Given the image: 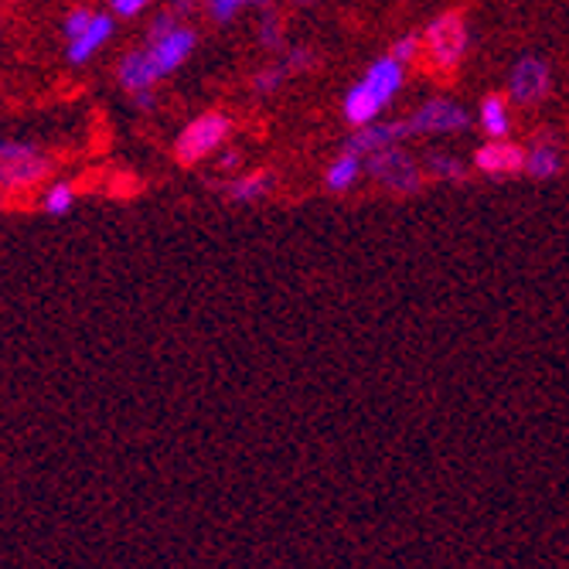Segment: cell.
Here are the masks:
<instances>
[{
  "mask_svg": "<svg viewBox=\"0 0 569 569\" xmlns=\"http://www.w3.org/2000/svg\"><path fill=\"white\" fill-rule=\"evenodd\" d=\"M72 201H76V188L72 184H51L48 188V194H44V201H41V209L48 212V216H66L69 209H72Z\"/></svg>",
  "mask_w": 569,
  "mask_h": 569,
  "instance_id": "17",
  "label": "cell"
},
{
  "mask_svg": "<svg viewBox=\"0 0 569 569\" xmlns=\"http://www.w3.org/2000/svg\"><path fill=\"white\" fill-rule=\"evenodd\" d=\"M204 4H209V0H204Z\"/></svg>",
  "mask_w": 569,
  "mask_h": 569,
  "instance_id": "27",
  "label": "cell"
},
{
  "mask_svg": "<svg viewBox=\"0 0 569 569\" xmlns=\"http://www.w3.org/2000/svg\"><path fill=\"white\" fill-rule=\"evenodd\" d=\"M399 137H409L406 123H369V127H358V133L348 140L345 150L358 153V158H369V153H376L382 147H392Z\"/></svg>",
  "mask_w": 569,
  "mask_h": 569,
  "instance_id": "9",
  "label": "cell"
},
{
  "mask_svg": "<svg viewBox=\"0 0 569 569\" xmlns=\"http://www.w3.org/2000/svg\"><path fill=\"white\" fill-rule=\"evenodd\" d=\"M417 48H420V38H417V34H406V38H399V41L392 44L389 56L399 59V62H409L412 56H417Z\"/></svg>",
  "mask_w": 569,
  "mask_h": 569,
  "instance_id": "21",
  "label": "cell"
},
{
  "mask_svg": "<svg viewBox=\"0 0 569 569\" xmlns=\"http://www.w3.org/2000/svg\"><path fill=\"white\" fill-rule=\"evenodd\" d=\"M110 4H113L117 18H133V14H140L150 4V0H110Z\"/></svg>",
  "mask_w": 569,
  "mask_h": 569,
  "instance_id": "22",
  "label": "cell"
},
{
  "mask_svg": "<svg viewBox=\"0 0 569 569\" xmlns=\"http://www.w3.org/2000/svg\"><path fill=\"white\" fill-rule=\"evenodd\" d=\"M0 188H4V184H0Z\"/></svg>",
  "mask_w": 569,
  "mask_h": 569,
  "instance_id": "28",
  "label": "cell"
},
{
  "mask_svg": "<svg viewBox=\"0 0 569 569\" xmlns=\"http://www.w3.org/2000/svg\"><path fill=\"white\" fill-rule=\"evenodd\" d=\"M468 56V21L460 11L440 14L423 34V59L430 72H453Z\"/></svg>",
  "mask_w": 569,
  "mask_h": 569,
  "instance_id": "2",
  "label": "cell"
},
{
  "mask_svg": "<svg viewBox=\"0 0 569 569\" xmlns=\"http://www.w3.org/2000/svg\"><path fill=\"white\" fill-rule=\"evenodd\" d=\"M270 184H273V178L267 171H256V174H246V178L232 181L229 184V198H236V201H256V198H263L270 191Z\"/></svg>",
  "mask_w": 569,
  "mask_h": 569,
  "instance_id": "15",
  "label": "cell"
},
{
  "mask_svg": "<svg viewBox=\"0 0 569 569\" xmlns=\"http://www.w3.org/2000/svg\"><path fill=\"white\" fill-rule=\"evenodd\" d=\"M358 174H361L358 153L345 150L341 158L328 168V188H331V191H345V188H351V184L358 181Z\"/></svg>",
  "mask_w": 569,
  "mask_h": 569,
  "instance_id": "13",
  "label": "cell"
},
{
  "mask_svg": "<svg viewBox=\"0 0 569 569\" xmlns=\"http://www.w3.org/2000/svg\"><path fill=\"white\" fill-rule=\"evenodd\" d=\"M463 127H468V113L447 99L427 102V107L412 113V120H406L409 133H450V130H463Z\"/></svg>",
  "mask_w": 569,
  "mask_h": 569,
  "instance_id": "6",
  "label": "cell"
},
{
  "mask_svg": "<svg viewBox=\"0 0 569 569\" xmlns=\"http://www.w3.org/2000/svg\"><path fill=\"white\" fill-rule=\"evenodd\" d=\"M174 28H178L174 14H161L158 21L150 24V41H153V38H164V34H168V31H174Z\"/></svg>",
  "mask_w": 569,
  "mask_h": 569,
  "instance_id": "25",
  "label": "cell"
},
{
  "mask_svg": "<svg viewBox=\"0 0 569 569\" xmlns=\"http://www.w3.org/2000/svg\"><path fill=\"white\" fill-rule=\"evenodd\" d=\"M191 51H194V31L184 28V24H178V28L168 31L164 38L147 41V59H150L153 72H158V79L171 76V72L191 56Z\"/></svg>",
  "mask_w": 569,
  "mask_h": 569,
  "instance_id": "5",
  "label": "cell"
},
{
  "mask_svg": "<svg viewBox=\"0 0 569 569\" xmlns=\"http://www.w3.org/2000/svg\"><path fill=\"white\" fill-rule=\"evenodd\" d=\"M287 76V66L283 69H273V72H260V76H256V89H260V92H270V89H277V82Z\"/></svg>",
  "mask_w": 569,
  "mask_h": 569,
  "instance_id": "24",
  "label": "cell"
},
{
  "mask_svg": "<svg viewBox=\"0 0 569 569\" xmlns=\"http://www.w3.org/2000/svg\"><path fill=\"white\" fill-rule=\"evenodd\" d=\"M44 174H48V161L41 158V153H34V158H28V161L0 164V184H4V188H31Z\"/></svg>",
  "mask_w": 569,
  "mask_h": 569,
  "instance_id": "12",
  "label": "cell"
},
{
  "mask_svg": "<svg viewBox=\"0 0 569 569\" xmlns=\"http://www.w3.org/2000/svg\"><path fill=\"white\" fill-rule=\"evenodd\" d=\"M526 171L532 178H552L559 171V150L552 143H539L526 158Z\"/></svg>",
  "mask_w": 569,
  "mask_h": 569,
  "instance_id": "16",
  "label": "cell"
},
{
  "mask_svg": "<svg viewBox=\"0 0 569 569\" xmlns=\"http://www.w3.org/2000/svg\"><path fill=\"white\" fill-rule=\"evenodd\" d=\"M475 164H478V171L495 174V178H501V174H519V171H526V150L515 147V143H505L498 137L495 143L478 147Z\"/></svg>",
  "mask_w": 569,
  "mask_h": 569,
  "instance_id": "8",
  "label": "cell"
},
{
  "mask_svg": "<svg viewBox=\"0 0 569 569\" xmlns=\"http://www.w3.org/2000/svg\"><path fill=\"white\" fill-rule=\"evenodd\" d=\"M229 130H232V123H229L226 113H204V117L191 120V123L178 133L174 158H178L181 164H188V168L198 164V161H204L209 153H216V150L226 143Z\"/></svg>",
  "mask_w": 569,
  "mask_h": 569,
  "instance_id": "3",
  "label": "cell"
},
{
  "mask_svg": "<svg viewBox=\"0 0 569 569\" xmlns=\"http://www.w3.org/2000/svg\"><path fill=\"white\" fill-rule=\"evenodd\" d=\"M89 21H92V11H86V8L69 11V18H66V38L72 41L76 34H82L89 28Z\"/></svg>",
  "mask_w": 569,
  "mask_h": 569,
  "instance_id": "20",
  "label": "cell"
},
{
  "mask_svg": "<svg viewBox=\"0 0 569 569\" xmlns=\"http://www.w3.org/2000/svg\"><path fill=\"white\" fill-rule=\"evenodd\" d=\"M110 34H113V18L110 14H92L89 28L69 41V62H76V66L79 62H89L96 51L110 41Z\"/></svg>",
  "mask_w": 569,
  "mask_h": 569,
  "instance_id": "10",
  "label": "cell"
},
{
  "mask_svg": "<svg viewBox=\"0 0 569 569\" xmlns=\"http://www.w3.org/2000/svg\"><path fill=\"white\" fill-rule=\"evenodd\" d=\"M34 147L21 143V140H0V164H14V161H28L34 158Z\"/></svg>",
  "mask_w": 569,
  "mask_h": 569,
  "instance_id": "19",
  "label": "cell"
},
{
  "mask_svg": "<svg viewBox=\"0 0 569 569\" xmlns=\"http://www.w3.org/2000/svg\"><path fill=\"white\" fill-rule=\"evenodd\" d=\"M117 76H120V86L127 92H140V89H150L153 82H158V72H153V66L147 59V48L143 51H130V56L120 62Z\"/></svg>",
  "mask_w": 569,
  "mask_h": 569,
  "instance_id": "11",
  "label": "cell"
},
{
  "mask_svg": "<svg viewBox=\"0 0 569 569\" xmlns=\"http://www.w3.org/2000/svg\"><path fill=\"white\" fill-rule=\"evenodd\" d=\"M430 171H433L437 178H463V168H460L457 161H447V158L430 161Z\"/></svg>",
  "mask_w": 569,
  "mask_h": 569,
  "instance_id": "23",
  "label": "cell"
},
{
  "mask_svg": "<svg viewBox=\"0 0 569 569\" xmlns=\"http://www.w3.org/2000/svg\"><path fill=\"white\" fill-rule=\"evenodd\" d=\"M249 4H270V0H209V11L216 21H232Z\"/></svg>",
  "mask_w": 569,
  "mask_h": 569,
  "instance_id": "18",
  "label": "cell"
},
{
  "mask_svg": "<svg viewBox=\"0 0 569 569\" xmlns=\"http://www.w3.org/2000/svg\"><path fill=\"white\" fill-rule=\"evenodd\" d=\"M402 86V62L386 56L379 59L366 76L358 79V86H351V92L345 96V120L351 127H369L376 123V117L389 107L392 96Z\"/></svg>",
  "mask_w": 569,
  "mask_h": 569,
  "instance_id": "1",
  "label": "cell"
},
{
  "mask_svg": "<svg viewBox=\"0 0 569 569\" xmlns=\"http://www.w3.org/2000/svg\"><path fill=\"white\" fill-rule=\"evenodd\" d=\"M481 127L488 130V137H508V107H505L501 96H485Z\"/></svg>",
  "mask_w": 569,
  "mask_h": 569,
  "instance_id": "14",
  "label": "cell"
},
{
  "mask_svg": "<svg viewBox=\"0 0 569 569\" xmlns=\"http://www.w3.org/2000/svg\"><path fill=\"white\" fill-rule=\"evenodd\" d=\"M549 92V66L542 59H522L519 66L511 69L508 79V96L522 107H532L542 96Z\"/></svg>",
  "mask_w": 569,
  "mask_h": 569,
  "instance_id": "7",
  "label": "cell"
},
{
  "mask_svg": "<svg viewBox=\"0 0 569 569\" xmlns=\"http://www.w3.org/2000/svg\"><path fill=\"white\" fill-rule=\"evenodd\" d=\"M369 174L396 194H412L423 184L420 168L396 147H382V150L369 153Z\"/></svg>",
  "mask_w": 569,
  "mask_h": 569,
  "instance_id": "4",
  "label": "cell"
},
{
  "mask_svg": "<svg viewBox=\"0 0 569 569\" xmlns=\"http://www.w3.org/2000/svg\"><path fill=\"white\" fill-rule=\"evenodd\" d=\"M293 4H315V0H293Z\"/></svg>",
  "mask_w": 569,
  "mask_h": 569,
  "instance_id": "26",
  "label": "cell"
}]
</instances>
